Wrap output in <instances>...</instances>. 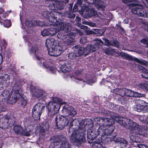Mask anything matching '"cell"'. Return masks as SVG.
I'll use <instances>...</instances> for the list:
<instances>
[{
	"mask_svg": "<svg viewBox=\"0 0 148 148\" xmlns=\"http://www.w3.org/2000/svg\"><path fill=\"white\" fill-rule=\"evenodd\" d=\"M46 46L47 48L48 53L52 56H59L62 54L63 48L60 43L55 39L48 38L46 41Z\"/></svg>",
	"mask_w": 148,
	"mask_h": 148,
	"instance_id": "obj_1",
	"label": "cell"
},
{
	"mask_svg": "<svg viewBox=\"0 0 148 148\" xmlns=\"http://www.w3.org/2000/svg\"><path fill=\"white\" fill-rule=\"evenodd\" d=\"M113 120L117 123L119 125L127 129L133 130H136L139 127V125L136 123L126 117L115 116L113 118Z\"/></svg>",
	"mask_w": 148,
	"mask_h": 148,
	"instance_id": "obj_2",
	"label": "cell"
},
{
	"mask_svg": "<svg viewBox=\"0 0 148 148\" xmlns=\"http://www.w3.org/2000/svg\"><path fill=\"white\" fill-rule=\"evenodd\" d=\"M85 129L80 128V129L72 133L70 137L71 142L76 146H80L85 142Z\"/></svg>",
	"mask_w": 148,
	"mask_h": 148,
	"instance_id": "obj_3",
	"label": "cell"
},
{
	"mask_svg": "<svg viewBox=\"0 0 148 148\" xmlns=\"http://www.w3.org/2000/svg\"><path fill=\"white\" fill-rule=\"evenodd\" d=\"M114 93L116 94L121 96H128L130 97H144L145 95L140 93L127 89L126 88H117L114 89L113 91Z\"/></svg>",
	"mask_w": 148,
	"mask_h": 148,
	"instance_id": "obj_4",
	"label": "cell"
},
{
	"mask_svg": "<svg viewBox=\"0 0 148 148\" xmlns=\"http://www.w3.org/2000/svg\"><path fill=\"white\" fill-rule=\"evenodd\" d=\"M42 16L53 24H57L60 23L62 19V14L57 11L45 12L42 14Z\"/></svg>",
	"mask_w": 148,
	"mask_h": 148,
	"instance_id": "obj_5",
	"label": "cell"
},
{
	"mask_svg": "<svg viewBox=\"0 0 148 148\" xmlns=\"http://www.w3.org/2000/svg\"><path fill=\"white\" fill-rule=\"evenodd\" d=\"M15 119L13 116L7 115L0 119V128L3 129H7L14 125Z\"/></svg>",
	"mask_w": 148,
	"mask_h": 148,
	"instance_id": "obj_6",
	"label": "cell"
},
{
	"mask_svg": "<svg viewBox=\"0 0 148 148\" xmlns=\"http://www.w3.org/2000/svg\"><path fill=\"white\" fill-rule=\"evenodd\" d=\"M134 109L139 113H148V103L141 100H136L135 101Z\"/></svg>",
	"mask_w": 148,
	"mask_h": 148,
	"instance_id": "obj_7",
	"label": "cell"
},
{
	"mask_svg": "<svg viewBox=\"0 0 148 148\" xmlns=\"http://www.w3.org/2000/svg\"><path fill=\"white\" fill-rule=\"evenodd\" d=\"M99 128L100 127H95L94 126L93 128L87 131V136L90 142H94L95 140H100L99 137L101 135L99 132Z\"/></svg>",
	"mask_w": 148,
	"mask_h": 148,
	"instance_id": "obj_8",
	"label": "cell"
},
{
	"mask_svg": "<svg viewBox=\"0 0 148 148\" xmlns=\"http://www.w3.org/2000/svg\"><path fill=\"white\" fill-rule=\"evenodd\" d=\"M94 123H95L97 126L100 127H101L114 126L115 121L113 119L99 117L95 119Z\"/></svg>",
	"mask_w": 148,
	"mask_h": 148,
	"instance_id": "obj_9",
	"label": "cell"
},
{
	"mask_svg": "<svg viewBox=\"0 0 148 148\" xmlns=\"http://www.w3.org/2000/svg\"><path fill=\"white\" fill-rule=\"evenodd\" d=\"M45 107V104L41 103H37L34 107L32 111V117L35 120H40L41 115Z\"/></svg>",
	"mask_w": 148,
	"mask_h": 148,
	"instance_id": "obj_10",
	"label": "cell"
},
{
	"mask_svg": "<svg viewBox=\"0 0 148 148\" xmlns=\"http://www.w3.org/2000/svg\"><path fill=\"white\" fill-rule=\"evenodd\" d=\"M61 105V103H58L53 101L49 103L47 106L48 110L49 115L52 116L57 114L60 110Z\"/></svg>",
	"mask_w": 148,
	"mask_h": 148,
	"instance_id": "obj_11",
	"label": "cell"
},
{
	"mask_svg": "<svg viewBox=\"0 0 148 148\" xmlns=\"http://www.w3.org/2000/svg\"><path fill=\"white\" fill-rule=\"evenodd\" d=\"M80 14L85 18H90L96 15V11L94 8H89L88 6H84L80 11Z\"/></svg>",
	"mask_w": 148,
	"mask_h": 148,
	"instance_id": "obj_12",
	"label": "cell"
},
{
	"mask_svg": "<svg viewBox=\"0 0 148 148\" xmlns=\"http://www.w3.org/2000/svg\"><path fill=\"white\" fill-rule=\"evenodd\" d=\"M56 123L57 128L60 130H62L68 125L69 120L66 116H59L56 117Z\"/></svg>",
	"mask_w": 148,
	"mask_h": 148,
	"instance_id": "obj_13",
	"label": "cell"
},
{
	"mask_svg": "<svg viewBox=\"0 0 148 148\" xmlns=\"http://www.w3.org/2000/svg\"><path fill=\"white\" fill-rule=\"evenodd\" d=\"M114 129L115 127L114 126L100 127L99 129L100 135L101 136L110 135L114 132Z\"/></svg>",
	"mask_w": 148,
	"mask_h": 148,
	"instance_id": "obj_14",
	"label": "cell"
},
{
	"mask_svg": "<svg viewBox=\"0 0 148 148\" xmlns=\"http://www.w3.org/2000/svg\"><path fill=\"white\" fill-rule=\"evenodd\" d=\"M82 128H84L83 127V120H74L71 123L69 127V132L73 133L75 131Z\"/></svg>",
	"mask_w": 148,
	"mask_h": 148,
	"instance_id": "obj_15",
	"label": "cell"
},
{
	"mask_svg": "<svg viewBox=\"0 0 148 148\" xmlns=\"http://www.w3.org/2000/svg\"><path fill=\"white\" fill-rule=\"evenodd\" d=\"M26 25L29 27H34L36 26L45 27L50 25L49 23L44 21H27L26 22Z\"/></svg>",
	"mask_w": 148,
	"mask_h": 148,
	"instance_id": "obj_16",
	"label": "cell"
},
{
	"mask_svg": "<svg viewBox=\"0 0 148 148\" xmlns=\"http://www.w3.org/2000/svg\"><path fill=\"white\" fill-rule=\"evenodd\" d=\"M21 98V95L17 92H14L11 94L8 101V103L10 105L15 104Z\"/></svg>",
	"mask_w": 148,
	"mask_h": 148,
	"instance_id": "obj_17",
	"label": "cell"
},
{
	"mask_svg": "<svg viewBox=\"0 0 148 148\" xmlns=\"http://www.w3.org/2000/svg\"><path fill=\"white\" fill-rule=\"evenodd\" d=\"M64 1H56L49 5V8L53 10L63 9L65 7Z\"/></svg>",
	"mask_w": 148,
	"mask_h": 148,
	"instance_id": "obj_18",
	"label": "cell"
},
{
	"mask_svg": "<svg viewBox=\"0 0 148 148\" xmlns=\"http://www.w3.org/2000/svg\"><path fill=\"white\" fill-rule=\"evenodd\" d=\"M62 112L64 114V116H75L76 114V112H75V109L69 105H65L63 107Z\"/></svg>",
	"mask_w": 148,
	"mask_h": 148,
	"instance_id": "obj_19",
	"label": "cell"
},
{
	"mask_svg": "<svg viewBox=\"0 0 148 148\" xmlns=\"http://www.w3.org/2000/svg\"><path fill=\"white\" fill-rule=\"evenodd\" d=\"M30 90L33 95L37 98L41 97L44 94V91L42 89L33 85L30 87Z\"/></svg>",
	"mask_w": 148,
	"mask_h": 148,
	"instance_id": "obj_20",
	"label": "cell"
},
{
	"mask_svg": "<svg viewBox=\"0 0 148 148\" xmlns=\"http://www.w3.org/2000/svg\"><path fill=\"white\" fill-rule=\"evenodd\" d=\"M59 30L56 28H51L46 29L42 30L41 32L42 36H50L54 35Z\"/></svg>",
	"mask_w": 148,
	"mask_h": 148,
	"instance_id": "obj_21",
	"label": "cell"
},
{
	"mask_svg": "<svg viewBox=\"0 0 148 148\" xmlns=\"http://www.w3.org/2000/svg\"><path fill=\"white\" fill-rule=\"evenodd\" d=\"M57 28L59 31L60 30H63L65 32H69L72 30V26L69 23H60L56 25Z\"/></svg>",
	"mask_w": 148,
	"mask_h": 148,
	"instance_id": "obj_22",
	"label": "cell"
},
{
	"mask_svg": "<svg viewBox=\"0 0 148 148\" xmlns=\"http://www.w3.org/2000/svg\"><path fill=\"white\" fill-rule=\"evenodd\" d=\"M14 131L16 134L24 136H29V133L24 130L22 127L19 126H15L14 127Z\"/></svg>",
	"mask_w": 148,
	"mask_h": 148,
	"instance_id": "obj_23",
	"label": "cell"
},
{
	"mask_svg": "<svg viewBox=\"0 0 148 148\" xmlns=\"http://www.w3.org/2000/svg\"><path fill=\"white\" fill-rule=\"evenodd\" d=\"M132 12L133 14L138 16L145 17L147 16L146 11L144 9L140 7H136L132 9Z\"/></svg>",
	"mask_w": 148,
	"mask_h": 148,
	"instance_id": "obj_24",
	"label": "cell"
},
{
	"mask_svg": "<svg viewBox=\"0 0 148 148\" xmlns=\"http://www.w3.org/2000/svg\"><path fill=\"white\" fill-rule=\"evenodd\" d=\"M94 122L90 119H86L83 120V127L85 130H88L94 127Z\"/></svg>",
	"mask_w": 148,
	"mask_h": 148,
	"instance_id": "obj_25",
	"label": "cell"
},
{
	"mask_svg": "<svg viewBox=\"0 0 148 148\" xmlns=\"http://www.w3.org/2000/svg\"><path fill=\"white\" fill-rule=\"evenodd\" d=\"M136 130H137L139 134L141 135L147 136L148 135V127H140Z\"/></svg>",
	"mask_w": 148,
	"mask_h": 148,
	"instance_id": "obj_26",
	"label": "cell"
},
{
	"mask_svg": "<svg viewBox=\"0 0 148 148\" xmlns=\"http://www.w3.org/2000/svg\"><path fill=\"white\" fill-rule=\"evenodd\" d=\"M95 51H96V50L95 49L94 45L90 44L88 45L86 47L84 48L83 54L84 56H87V55L89 54L90 53Z\"/></svg>",
	"mask_w": 148,
	"mask_h": 148,
	"instance_id": "obj_27",
	"label": "cell"
},
{
	"mask_svg": "<svg viewBox=\"0 0 148 148\" xmlns=\"http://www.w3.org/2000/svg\"><path fill=\"white\" fill-rule=\"evenodd\" d=\"M74 53L77 56H80L84 54V48L80 46H77L73 48Z\"/></svg>",
	"mask_w": 148,
	"mask_h": 148,
	"instance_id": "obj_28",
	"label": "cell"
},
{
	"mask_svg": "<svg viewBox=\"0 0 148 148\" xmlns=\"http://www.w3.org/2000/svg\"><path fill=\"white\" fill-rule=\"evenodd\" d=\"M61 70L62 72L66 73L72 71L73 68L71 64L69 63H66L62 65L61 67Z\"/></svg>",
	"mask_w": 148,
	"mask_h": 148,
	"instance_id": "obj_29",
	"label": "cell"
},
{
	"mask_svg": "<svg viewBox=\"0 0 148 148\" xmlns=\"http://www.w3.org/2000/svg\"><path fill=\"white\" fill-rule=\"evenodd\" d=\"M10 82V77L8 75L3 74L0 76V83L8 84Z\"/></svg>",
	"mask_w": 148,
	"mask_h": 148,
	"instance_id": "obj_30",
	"label": "cell"
},
{
	"mask_svg": "<svg viewBox=\"0 0 148 148\" xmlns=\"http://www.w3.org/2000/svg\"><path fill=\"white\" fill-rule=\"evenodd\" d=\"M119 55L123 58L126 59V60H128V61H134V57H133L132 56H130V55L128 54L123 53V52H121V53H119Z\"/></svg>",
	"mask_w": 148,
	"mask_h": 148,
	"instance_id": "obj_31",
	"label": "cell"
},
{
	"mask_svg": "<svg viewBox=\"0 0 148 148\" xmlns=\"http://www.w3.org/2000/svg\"><path fill=\"white\" fill-rule=\"evenodd\" d=\"M94 3L98 8L103 9L105 8V4L103 1H94Z\"/></svg>",
	"mask_w": 148,
	"mask_h": 148,
	"instance_id": "obj_32",
	"label": "cell"
},
{
	"mask_svg": "<svg viewBox=\"0 0 148 148\" xmlns=\"http://www.w3.org/2000/svg\"><path fill=\"white\" fill-rule=\"evenodd\" d=\"M51 140L52 142L56 141H64L66 140V138L64 136H53L51 138Z\"/></svg>",
	"mask_w": 148,
	"mask_h": 148,
	"instance_id": "obj_33",
	"label": "cell"
},
{
	"mask_svg": "<svg viewBox=\"0 0 148 148\" xmlns=\"http://www.w3.org/2000/svg\"><path fill=\"white\" fill-rule=\"evenodd\" d=\"M64 141L53 142L50 145L49 148H60L62 142Z\"/></svg>",
	"mask_w": 148,
	"mask_h": 148,
	"instance_id": "obj_34",
	"label": "cell"
},
{
	"mask_svg": "<svg viewBox=\"0 0 148 148\" xmlns=\"http://www.w3.org/2000/svg\"><path fill=\"white\" fill-rule=\"evenodd\" d=\"M140 69L142 71L143 74L141 75V76L143 78H145V79H148V71L147 70V69L144 68L143 67H139Z\"/></svg>",
	"mask_w": 148,
	"mask_h": 148,
	"instance_id": "obj_35",
	"label": "cell"
},
{
	"mask_svg": "<svg viewBox=\"0 0 148 148\" xmlns=\"http://www.w3.org/2000/svg\"><path fill=\"white\" fill-rule=\"evenodd\" d=\"M105 53L110 55H114L116 52L115 50L111 48H107V49L105 50Z\"/></svg>",
	"mask_w": 148,
	"mask_h": 148,
	"instance_id": "obj_36",
	"label": "cell"
},
{
	"mask_svg": "<svg viewBox=\"0 0 148 148\" xmlns=\"http://www.w3.org/2000/svg\"><path fill=\"white\" fill-rule=\"evenodd\" d=\"M114 141L116 142H120L121 143H123V144H127L128 142L126 140L123 139V138H116L114 139Z\"/></svg>",
	"mask_w": 148,
	"mask_h": 148,
	"instance_id": "obj_37",
	"label": "cell"
},
{
	"mask_svg": "<svg viewBox=\"0 0 148 148\" xmlns=\"http://www.w3.org/2000/svg\"><path fill=\"white\" fill-rule=\"evenodd\" d=\"M106 29V28L103 29H94V32H95L96 34L101 36L104 33Z\"/></svg>",
	"mask_w": 148,
	"mask_h": 148,
	"instance_id": "obj_38",
	"label": "cell"
},
{
	"mask_svg": "<svg viewBox=\"0 0 148 148\" xmlns=\"http://www.w3.org/2000/svg\"><path fill=\"white\" fill-rule=\"evenodd\" d=\"M130 139L133 141L136 142H141L142 140L139 137L137 136H130Z\"/></svg>",
	"mask_w": 148,
	"mask_h": 148,
	"instance_id": "obj_39",
	"label": "cell"
},
{
	"mask_svg": "<svg viewBox=\"0 0 148 148\" xmlns=\"http://www.w3.org/2000/svg\"><path fill=\"white\" fill-rule=\"evenodd\" d=\"M71 146L67 141L63 142L60 148H71Z\"/></svg>",
	"mask_w": 148,
	"mask_h": 148,
	"instance_id": "obj_40",
	"label": "cell"
},
{
	"mask_svg": "<svg viewBox=\"0 0 148 148\" xmlns=\"http://www.w3.org/2000/svg\"><path fill=\"white\" fill-rule=\"evenodd\" d=\"M67 36V35L63 33H60L58 34V38L62 39V40L66 39Z\"/></svg>",
	"mask_w": 148,
	"mask_h": 148,
	"instance_id": "obj_41",
	"label": "cell"
},
{
	"mask_svg": "<svg viewBox=\"0 0 148 148\" xmlns=\"http://www.w3.org/2000/svg\"><path fill=\"white\" fill-rule=\"evenodd\" d=\"M140 120L143 123L148 124V116L141 117Z\"/></svg>",
	"mask_w": 148,
	"mask_h": 148,
	"instance_id": "obj_42",
	"label": "cell"
},
{
	"mask_svg": "<svg viewBox=\"0 0 148 148\" xmlns=\"http://www.w3.org/2000/svg\"><path fill=\"white\" fill-rule=\"evenodd\" d=\"M141 87L148 91V81L145 82L144 83H141Z\"/></svg>",
	"mask_w": 148,
	"mask_h": 148,
	"instance_id": "obj_43",
	"label": "cell"
},
{
	"mask_svg": "<svg viewBox=\"0 0 148 148\" xmlns=\"http://www.w3.org/2000/svg\"><path fill=\"white\" fill-rule=\"evenodd\" d=\"M66 42L67 43H68V44H71L75 43V41L73 38L71 37H69L68 39H67Z\"/></svg>",
	"mask_w": 148,
	"mask_h": 148,
	"instance_id": "obj_44",
	"label": "cell"
},
{
	"mask_svg": "<svg viewBox=\"0 0 148 148\" xmlns=\"http://www.w3.org/2000/svg\"><path fill=\"white\" fill-rule=\"evenodd\" d=\"M92 148H105L98 143H95L92 146Z\"/></svg>",
	"mask_w": 148,
	"mask_h": 148,
	"instance_id": "obj_45",
	"label": "cell"
},
{
	"mask_svg": "<svg viewBox=\"0 0 148 148\" xmlns=\"http://www.w3.org/2000/svg\"><path fill=\"white\" fill-rule=\"evenodd\" d=\"M77 55H76V54H75L74 52H73V53H70L69 55V57L70 58V59H75L76 58Z\"/></svg>",
	"mask_w": 148,
	"mask_h": 148,
	"instance_id": "obj_46",
	"label": "cell"
},
{
	"mask_svg": "<svg viewBox=\"0 0 148 148\" xmlns=\"http://www.w3.org/2000/svg\"><path fill=\"white\" fill-rule=\"evenodd\" d=\"M141 42L144 45L148 47V39L147 38H143L141 40Z\"/></svg>",
	"mask_w": 148,
	"mask_h": 148,
	"instance_id": "obj_47",
	"label": "cell"
},
{
	"mask_svg": "<svg viewBox=\"0 0 148 148\" xmlns=\"http://www.w3.org/2000/svg\"><path fill=\"white\" fill-rule=\"evenodd\" d=\"M111 44L113 46H114V47H119L120 46V43L118 42V41H113L112 43H111Z\"/></svg>",
	"mask_w": 148,
	"mask_h": 148,
	"instance_id": "obj_48",
	"label": "cell"
},
{
	"mask_svg": "<svg viewBox=\"0 0 148 148\" xmlns=\"http://www.w3.org/2000/svg\"><path fill=\"white\" fill-rule=\"evenodd\" d=\"M103 41H104V44L107 46H110V45H112L111 44V43L109 41L108 39L106 38H103Z\"/></svg>",
	"mask_w": 148,
	"mask_h": 148,
	"instance_id": "obj_49",
	"label": "cell"
},
{
	"mask_svg": "<svg viewBox=\"0 0 148 148\" xmlns=\"http://www.w3.org/2000/svg\"><path fill=\"white\" fill-rule=\"evenodd\" d=\"M83 23L84 24L91 26V27H95V26H96L95 23H93L89 22H84Z\"/></svg>",
	"mask_w": 148,
	"mask_h": 148,
	"instance_id": "obj_50",
	"label": "cell"
},
{
	"mask_svg": "<svg viewBox=\"0 0 148 148\" xmlns=\"http://www.w3.org/2000/svg\"><path fill=\"white\" fill-rule=\"evenodd\" d=\"M128 5L130 7H142V6L140 4H137V3H130Z\"/></svg>",
	"mask_w": 148,
	"mask_h": 148,
	"instance_id": "obj_51",
	"label": "cell"
},
{
	"mask_svg": "<svg viewBox=\"0 0 148 148\" xmlns=\"http://www.w3.org/2000/svg\"><path fill=\"white\" fill-rule=\"evenodd\" d=\"M80 43H81L82 44H84V43H85L86 42H87V39H86V38L83 37V38H82L81 39H80Z\"/></svg>",
	"mask_w": 148,
	"mask_h": 148,
	"instance_id": "obj_52",
	"label": "cell"
},
{
	"mask_svg": "<svg viewBox=\"0 0 148 148\" xmlns=\"http://www.w3.org/2000/svg\"><path fill=\"white\" fill-rule=\"evenodd\" d=\"M77 26H78V27H80V28H81V29H83V30L88 29V27H86V26H84V25H82L80 24H77Z\"/></svg>",
	"mask_w": 148,
	"mask_h": 148,
	"instance_id": "obj_53",
	"label": "cell"
},
{
	"mask_svg": "<svg viewBox=\"0 0 148 148\" xmlns=\"http://www.w3.org/2000/svg\"><path fill=\"white\" fill-rule=\"evenodd\" d=\"M138 147L139 148H148L147 146L143 145V144H139L138 145Z\"/></svg>",
	"mask_w": 148,
	"mask_h": 148,
	"instance_id": "obj_54",
	"label": "cell"
},
{
	"mask_svg": "<svg viewBox=\"0 0 148 148\" xmlns=\"http://www.w3.org/2000/svg\"><path fill=\"white\" fill-rule=\"evenodd\" d=\"M86 33H87V34L88 35L92 34H95V32H94V31H86Z\"/></svg>",
	"mask_w": 148,
	"mask_h": 148,
	"instance_id": "obj_55",
	"label": "cell"
},
{
	"mask_svg": "<svg viewBox=\"0 0 148 148\" xmlns=\"http://www.w3.org/2000/svg\"><path fill=\"white\" fill-rule=\"evenodd\" d=\"M3 62V56L1 54H0V65L2 64Z\"/></svg>",
	"mask_w": 148,
	"mask_h": 148,
	"instance_id": "obj_56",
	"label": "cell"
},
{
	"mask_svg": "<svg viewBox=\"0 0 148 148\" xmlns=\"http://www.w3.org/2000/svg\"><path fill=\"white\" fill-rule=\"evenodd\" d=\"M75 14H69V18H74V17H75Z\"/></svg>",
	"mask_w": 148,
	"mask_h": 148,
	"instance_id": "obj_57",
	"label": "cell"
},
{
	"mask_svg": "<svg viewBox=\"0 0 148 148\" xmlns=\"http://www.w3.org/2000/svg\"><path fill=\"white\" fill-rule=\"evenodd\" d=\"M75 35V34L74 33H70L69 34H67V36H74Z\"/></svg>",
	"mask_w": 148,
	"mask_h": 148,
	"instance_id": "obj_58",
	"label": "cell"
},
{
	"mask_svg": "<svg viewBox=\"0 0 148 148\" xmlns=\"http://www.w3.org/2000/svg\"><path fill=\"white\" fill-rule=\"evenodd\" d=\"M78 10V7L77 6V5H75V7L74 8V11H77Z\"/></svg>",
	"mask_w": 148,
	"mask_h": 148,
	"instance_id": "obj_59",
	"label": "cell"
},
{
	"mask_svg": "<svg viewBox=\"0 0 148 148\" xmlns=\"http://www.w3.org/2000/svg\"><path fill=\"white\" fill-rule=\"evenodd\" d=\"M82 1H78L77 2V5H82Z\"/></svg>",
	"mask_w": 148,
	"mask_h": 148,
	"instance_id": "obj_60",
	"label": "cell"
},
{
	"mask_svg": "<svg viewBox=\"0 0 148 148\" xmlns=\"http://www.w3.org/2000/svg\"><path fill=\"white\" fill-rule=\"evenodd\" d=\"M144 25H145V29L148 32V24H144Z\"/></svg>",
	"mask_w": 148,
	"mask_h": 148,
	"instance_id": "obj_61",
	"label": "cell"
},
{
	"mask_svg": "<svg viewBox=\"0 0 148 148\" xmlns=\"http://www.w3.org/2000/svg\"><path fill=\"white\" fill-rule=\"evenodd\" d=\"M80 20H81L80 18H79V17H77L76 21H80Z\"/></svg>",
	"mask_w": 148,
	"mask_h": 148,
	"instance_id": "obj_62",
	"label": "cell"
},
{
	"mask_svg": "<svg viewBox=\"0 0 148 148\" xmlns=\"http://www.w3.org/2000/svg\"><path fill=\"white\" fill-rule=\"evenodd\" d=\"M146 1L148 3V0H146Z\"/></svg>",
	"mask_w": 148,
	"mask_h": 148,
	"instance_id": "obj_63",
	"label": "cell"
},
{
	"mask_svg": "<svg viewBox=\"0 0 148 148\" xmlns=\"http://www.w3.org/2000/svg\"></svg>",
	"mask_w": 148,
	"mask_h": 148,
	"instance_id": "obj_64",
	"label": "cell"
}]
</instances>
